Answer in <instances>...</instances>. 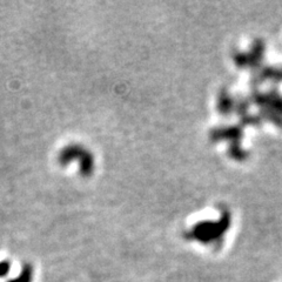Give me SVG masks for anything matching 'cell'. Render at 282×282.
I'll use <instances>...</instances> for the list:
<instances>
[{
	"instance_id": "obj_1",
	"label": "cell",
	"mask_w": 282,
	"mask_h": 282,
	"mask_svg": "<svg viewBox=\"0 0 282 282\" xmlns=\"http://www.w3.org/2000/svg\"><path fill=\"white\" fill-rule=\"evenodd\" d=\"M33 279V268L31 265H25L22 267L20 275L16 279H12L7 282H32Z\"/></svg>"
},
{
	"instance_id": "obj_2",
	"label": "cell",
	"mask_w": 282,
	"mask_h": 282,
	"mask_svg": "<svg viewBox=\"0 0 282 282\" xmlns=\"http://www.w3.org/2000/svg\"><path fill=\"white\" fill-rule=\"evenodd\" d=\"M11 269V262L2 261L0 262V277L6 276Z\"/></svg>"
}]
</instances>
